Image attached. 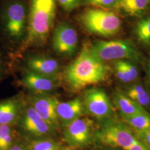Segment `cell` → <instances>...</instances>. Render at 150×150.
<instances>
[{
	"label": "cell",
	"instance_id": "4fadbf2b",
	"mask_svg": "<svg viewBox=\"0 0 150 150\" xmlns=\"http://www.w3.org/2000/svg\"><path fill=\"white\" fill-rule=\"evenodd\" d=\"M22 82L30 91L38 93L51 92L54 90L56 86L54 78L38 74L30 70L25 71Z\"/></svg>",
	"mask_w": 150,
	"mask_h": 150
},
{
	"label": "cell",
	"instance_id": "cb8c5ba5",
	"mask_svg": "<svg viewBox=\"0 0 150 150\" xmlns=\"http://www.w3.org/2000/svg\"><path fill=\"white\" fill-rule=\"evenodd\" d=\"M86 3L102 8L116 7L118 0H83Z\"/></svg>",
	"mask_w": 150,
	"mask_h": 150
},
{
	"label": "cell",
	"instance_id": "d6986e66",
	"mask_svg": "<svg viewBox=\"0 0 150 150\" xmlns=\"http://www.w3.org/2000/svg\"><path fill=\"white\" fill-rule=\"evenodd\" d=\"M122 117L126 124L137 132H141L150 127V115L147 112L139 113Z\"/></svg>",
	"mask_w": 150,
	"mask_h": 150
},
{
	"label": "cell",
	"instance_id": "f546056e",
	"mask_svg": "<svg viewBox=\"0 0 150 150\" xmlns=\"http://www.w3.org/2000/svg\"><path fill=\"white\" fill-rule=\"evenodd\" d=\"M148 78H149V81L150 84V59H149V65H148Z\"/></svg>",
	"mask_w": 150,
	"mask_h": 150
},
{
	"label": "cell",
	"instance_id": "d4e9b609",
	"mask_svg": "<svg viewBox=\"0 0 150 150\" xmlns=\"http://www.w3.org/2000/svg\"><path fill=\"white\" fill-rule=\"evenodd\" d=\"M62 8L66 11H71L79 5L80 0H58Z\"/></svg>",
	"mask_w": 150,
	"mask_h": 150
},
{
	"label": "cell",
	"instance_id": "8992f818",
	"mask_svg": "<svg viewBox=\"0 0 150 150\" xmlns=\"http://www.w3.org/2000/svg\"><path fill=\"white\" fill-rule=\"evenodd\" d=\"M88 48L95 58L103 62L121 59L139 61L141 59L139 51L129 40L97 41Z\"/></svg>",
	"mask_w": 150,
	"mask_h": 150
},
{
	"label": "cell",
	"instance_id": "ac0fdd59",
	"mask_svg": "<svg viewBox=\"0 0 150 150\" xmlns=\"http://www.w3.org/2000/svg\"><path fill=\"white\" fill-rule=\"evenodd\" d=\"M125 94L144 108L150 105V94L145 87L140 83L129 86L126 90Z\"/></svg>",
	"mask_w": 150,
	"mask_h": 150
},
{
	"label": "cell",
	"instance_id": "44dd1931",
	"mask_svg": "<svg viewBox=\"0 0 150 150\" xmlns=\"http://www.w3.org/2000/svg\"><path fill=\"white\" fill-rule=\"evenodd\" d=\"M13 126L0 125V150H8L13 145Z\"/></svg>",
	"mask_w": 150,
	"mask_h": 150
},
{
	"label": "cell",
	"instance_id": "7402d4cb",
	"mask_svg": "<svg viewBox=\"0 0 150 150\" xmlns=\"http://www.w3.org/2000/svg\"><path fill=\"white\" fill-rule=\"evenodd\" d=\"M29 150H61V147L51 140H38L32 142Z\"/></svg>",
	"mask_w": 150,
	"mask_h": 150
},
{
	"label": "cell",
	"instance_id": "ba28073f",
	"mask_svg": "<svg viewBox=\"0 0 150 150\" xmlns=\"http://www.w3.org/2000/svg\"><path fill=\"white\" fill-rule=\"evenodd\" d=\"M78 42V34L69 23H61L54 28L52 47L57 54L64 56L74 55L77 51Z\"/></svg>",
	"mask_w": 150,
	"mask_h": 150
},
{
	"label": "cell",
	"instance_id": "4dcf8cb0",
	"mask_svg": "<svg viewBox=\"0 0 150 150\" xmlns=\"http://www.w3.org/2000/svg\"><path fill=\"white\" fill-rule=\"evenodd\" d=\"M120 149H116V148H112V147H109V149H107L106 150H120Z\"/></svg>",
	"mask_w": 150,
	"mask_h": 150
},
{
	"label": "cell",
	"instance_id": "9a60e30c",
	"mask_svg": "<svg viewBox=\"0 0 150 150\" xmlns=\"http://www.w3.org/2000/svg\"><path fill=\"white\" fill-rule=\"evenodd\" d=\"M21 103L16 97L0 101V125L13 126L19 118Z\"/></svg>",
	"mask_w": 150,
	"mask_h": 150
},
{
	"label": "cell",
	"instance_id": "603a6c76",
	"mask_svg": "<svg viewBox=\"0 0 150 150\" xmlns=\"http://www.w3.org/2000/svg\"><path fill=\"white\" fill-rule=\"evenodd\" d=\"M114 67L115 74L119 80L123 83H129L132 82L129 73L123 64V59L116 61Z\"/></svg>",
	"mask_w": 150,
	"mask_h": 150
},
{
	"label": "cell",
	"instance_id": "4316f807",
	"mask_svg": "<svg viewBox=\"0 0 150 150\" xmlns=\"http://www.w3.org/2000/svg\"><path fill=\"white\" fill-rule=\"evenodd\" d=\"M125 150H150V149L149 146L138 139L134 143Z\"/></svg>",
	"mask_w": 150,
	"mask_h": 150
},
{
	"label": "cell",
	"instance_id": "8fae6325",
	"mask_svg": "<svg viewBox=\"0 0 150 150\" xmlns=\"http://www.w3.org/2000/svg\"><path fill=\"white\" fill-rule=\"evenodd\" d=\"M20 122L22 129L35 136H43L52 130L32 106L22 113Z\"/></svg>",
	"mask_w": 150,
	"mask_h": 150
},
{
	"label": "cell",
	"instance_id": "52a82bcc",
	"mask_svg": "<svg viewBox=\"0 0 150 150\" xmlns=\"http://www.w3.org/2000/svg\"><path fill=\"white\" fill-rule=\"evenodd\" d=\"M82 102L85 111L95 118L104 120L112 116V104L106 92L102 88L93 87L87 90Z\"/></svg>",
	"mask_w": 150,
	"mask_h": 150
},
{
	"label": "cell",
	"instance_id": "30bf717a",
	"mask_svg": "<svg viewBox=\"0 0 150 150\" xmlns=\"http://www.w3.org/2000/svg\"><path fill=\"white\" fill-rule=\"evenodd\" d=\"M59 100L53 97L40 96L32 98V106L52 129L59 126L57 115Z\"/></svg>",
	"mask_w": 150,
	"mask_h": 150
},
{
	"label": "cell",
	"instance_id": "2e32d148",
	"mask_svg": "<svg viewBox=\"0 0 150 150\" xmlns=\"http://www.w3.org/2000/svg\"><path fill=\"white\" fill-rule=\"evenodd\" d=\"M113 101L122 117L139 113L147 112L144 107L121 92H116L113 94Z\"/></svg>",
	"mask_w": 150,
	"mask_h": 150
},
{
	"label": "cell",
	"instance_id": "277c9868",
	"mask_svg": "<svg viewBox=\"0 0 150 150\" xmlns=\"http://www.w3.org/2000/svg\"><path fill=\"white\" fill-rule=\"evenodd\" d=\"M80 21L88 32L103 37L117 34L121 27V21L111 11L90 8L83 11Z\"/></svg>",
	"mask_w": 150,
	"mask_h": 150
},
{
	"label": "cell",
	"instance_id": "f1b7e54d",
	"mask_svg": "<svg viewBox=\"0 0 150 150\" xmlns=\"http://www.w3.org/2000/svg\"><path fill=\"white\" fill-rule=\"evenodd\" d=\"M3 67H4L3 62H2V60L1 55H0V79H1V77L2 76V74L3 72Z\"/></svg>",
	"mask_w": 150,
	"mask_h": 150
},
{
	"label": "cell",
	"instance_id": "1f68e13d",
	"mask_svg": "<svg viewBox=\"0 0 150 150\" xmlns=\"http://www.w3.org/2000/svg\"><path fill=\"white\" fill-rule=\"evenodd\" d=\"M75 150V149H74V148H71V149H66V150Z\"/></svg>",
	"mask_w": 150,
	"mask_h": 150
},
{
	"label": "cell",
	"instance_id": "7a4b0ae2",
	"mask_svg": "<svg viewBox=\"0 0 150 150\" xmlns=\"http://www.w3.org/2000/svg\"><path fill=\"white\" fill-rule=\"evenodd\" d=\"M56 0H31L26 44L42 45L47 40L54 25Z\"/></svg>",
	"mask_w": 150,
	"mask_h": 150
},
{
	"label": "cell",
	"instance_id": "5bb4252c",
	"mask_svg": "<svg viewBox=\"0 0 150 150\" xmlns=\"http://www.w3.org/2000/svg\"><path fill=\"white\" fill-rule=\"evenodd\" d=\"M27 64L29 70L33 72L54 79L59 70L58 61L46 56H32L27 59Z\"/></svg>",
	"mask_w": 150,
	"mask_h": 150
},
{
	"label": "cell",
	"instance_id": "ffe728a7",
	"mask_svg": "<svg viewBox=\"0 0 150 150\" xmlns=\"http://www.w3.org/2000/svg\"><path fill=\"white\" fill-rule=\"evenodd\" d=\"M138 40L146 45H150V16L139 21L135 28Z\"/></svg>",
	"mask_w": 150,
	"mask_h": 150
},
{
	"label": "cell",
	"instance_id": "6da1fadb",
	"mask_svg": "<svg viewBox=\"0 0 150 150\" xmlns=\"http://www.w3.org/2000/svg\"><path fill=\"white\" fill-rule=\"evenodd\" d=\"M108 72L107 65L95 58L87 47L83 48L77 58L66 67L64 78L72 91H80L104 81Z\"/></svg>",
	"mask_w": 150,
	"mask_h": 150
},
{
	"label": "cell",
	"instance_id": "484cf974",
	"mask_svg": "<svg viewBox=\"0 0 150 150\" xmlns=\"http://www.w3.org/2000/svg\"><path fill=\"white\" fill-rule=\"evenodd\" d=\"M136 136L147 146H150V127L141 132H137Z\"/></svg>",
	"mask_w": 150,
	"mask_h": 150
},
{
	"label": "cell",
	"instance_id": "5b68a950",
	"mask_svg": "<svg viewBox=\"0 0 150 150\" xmlns=\"http://www.w3.org/2000/svg\"><path fill=\"white\" fill-rule=\"evenodd\" d=\"M95 136L102 145L123 150L138 139L136 135L126 124L111 118L103 120Z\"/></svg>",
	"mask_w": 150,
	"mask_h": 150
},
{
	"label": "cell",
	"instance_id": "9c48e42d",
	"mask_svg": "<svg viewBox=\"0 0 150 150\" xmlns=\"http://www.w3.org/2000/svg\"><path fill=\"white\" fill-rule=\"evenodd\" d=\"M93 129V122L91 119L80 117L64 127V138L72 147H83L90 142Z\"/></svg>",
	"mask_w": 150,
	"mask_h": 150
},
{
	"label": "cell",
	"instance_id": "7c38bea8",
	"mask_svg": "<svg viewBox=\"0 0 150 150\" xmlns=\"http://www.w3.org/2000/svg\"><path fill=\"white\" fill-rule=\"evenodd\" d=\"M85 109L82 101L80 98L66 102H59L57 115L59 126L65 127L76 120L80 118Z\"/></svg>",
	"mask_w": 150,
	"mask_h": 150
},
{
	"label": "cell",
	"instance_id": "e0dca14e",
	"mask_svg": "<svg viewBox=\"0 0 150 150\" xmlns=\"http://www.w3.org/2000/svg\"><path fill=\"white\" fill-rule=\"evenodd\" d=\"M150 0H118V8L131 16L141 15L148 7Z\"/></svg>",
	"mask_w": 150,
	"mask_h": 150
},
{
	"label": "cell",
	"instance_id": "83f0119b",
	"mask_svg": "<svg viewBox=\"0 0 150 150\" xmlns=\"http://www.w3.org/2000/svg\"><path fill=\"white\" fill-rule=\"evenodd\" d=\"M8 150H29L27 149H25L22 145H13L11 147V148Z\"/></svg>",
	"mask_w": 150,
	"mask_h": 150
},
{
	"label": "cell",
	"instance_id": "3957f363",
	"mask_svg": "<svg viewBox=\"0 0 150 150\" xmlns=\"http://www.w3.org/2000/svg\"><path fill=\"white\" fill-rule=\"evenodd\" d=\"M26 8L20 0H7L0 10V31L11 42H18L24 35Z\"/></svg>",
	"mask_w": 150,
	"mask_h": 150
}]
</instances>
